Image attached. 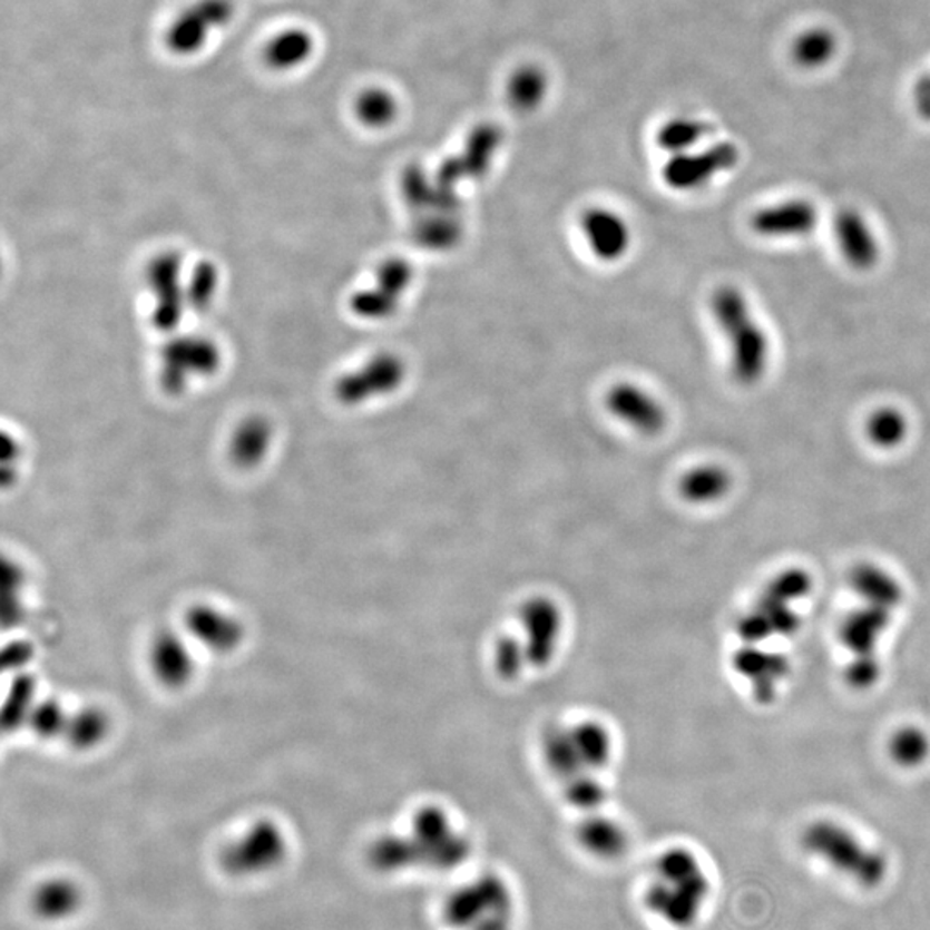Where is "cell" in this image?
Masks as SVG:
<instances>
[{"mask_svg": "<svg viewBox=\"0 0 930 930\" xmlns=\"http://www.w3.org/2000/svg\"><path fill=\"white\" fill-rule=\"evenodd\" d=\"M856 605L841 623L840 638L848 655L846 676L853 689H870L881 679V643L903 604L900 579L873 562L854 566L850 574Z\"/></svg>", "mask_w": 930, "mask_h": 930, "instance_id": "1", "label": "cell"}, {"mask_svg": "<svg viewBox=\"0 0 930 930\" xmlns=\"http://www.w3.org/2000/svg\"><path fill=\"white\" fill-rule=\"evenodd\" d=\"M712 894L711 875L695 851L677 846L646 870L642 903L646 916L670 930H692Z\"/></svg>", "mask_w": 930, "mask_h": 930, "instance_id": "2", "label": "cell"}, {"mask_svg": "<svg viewBox=\"0 0 930 930\" xmlns=\"http://www.w3.org/2000/svg\"><path fill=\"white\" fill-rule=\"evenodd\" d=\"M812 588L810 574L800 567L775 574L737 620V648L787 655L784 645L793 642L800 633V607L810 597Z\"/></svg>", "mask_w": 930, "mask_h": 930, "instance_id": "3", "label": "cell"}, {"mask_svg": "<svg viewBox=\"0 0 930 930\" xmlns=\"http://www.w3.org/2000/svg\"><path fill=\"white\" fill-rule=\"evenodd\" d=\"M802 848L832 872L865 891H875L888 879V856L848 825L831 819L812 822L803 831Z\"/></svg>", "mask_w": 930, "mask_h": 930, "instance_id": "4", "label": "cell"}, {"mask_svg": "<svg viewBox=\"0 0 930 930\" xmlns=\"http://www.w3.org/2000/svg\"><path fill=\"white\" fill-rule=\"evenodd\" d=\"M712 314L730 343L734 380L752 386L765 376L771 345L764 327L753 315L746 296L736 286H718L712 295Z\"/></svg>", "mask_w": 930, "mask_h": 930, "instance_id": "5", "label": "cell"}, {"mask_svg": "<svg viewBox=\"0 0 930 930\" xmlns=\"http://www.w3.org/2000/svg\"><path fill=\"white\" fill-rule=\"evenodd\" d=\"M286 843L280 829L261 822L225 851L223 867L235 878H255L285 860Z\"/></svg>", "mask_w": 930, "mask_h": 930, "instance_id": "6", "label": "cell"}, {"mask_svg": "<svg viewBox=\"0 0 930 930\" xmlns=\"http://www.w3.org/2000/svg\"><path fill=\"white\" fill-rule=\"evenodd\" d=\"M405 364L395 353H378L336 384V395L345 405H359L369 399L388 395L405 380Z\"/></svg>", "mask_w": 930, "mask_h": 930, "instance_id": "7", "label": "cell"}, {"mask_svg": "<svg viewBox=\"0 0 930 930\" xmlns=\"http://www.w3.org/2000/svg\"><path fill=\"white\" fill-rule=\"evenodd\" d=\"M233 14L229 0H198L185 9L167 30V47L179 56H190L204 47L216 28L228 23Z\"/></svg>", "mask_w": 930, "mask_h": 930, "instance_id": "8", "label": "cell"}, {"mask_svg": "<svg viewBox=\"0 0 930 930\" xmlns=\"http://www.w3.org/2000/svg\"><path fill=\"white\" fill-rule=\"evenodd\" d=\"M412 267L405 258H388L378 267L376 283L352 298V309L364 320H384L399 307L412 282Z\"/></svg>", "mask_w": 930, "mask_h": 930, "instance_id": "9", "label": "cell"}, {"mask_svg": "<svg viewBox=\"0 0 930 930\" xmlns=\"http://www.w3.org/2000/svg\"><path fill=\"white\" fill-rule=\"evenodd\" d=\"M737 159V148L731 144L715 145L696 156L684 154L665 167V182L676 190H696L721 173L733 169Z\"/></svg>", "mask_w": 930, "mask_h": 930, "instance_id": "10", "label": "cell"}, {"mask_svg": "<svg viewBox=\"0 0 930 930\" xmlns=\"http://www.w3.org/2000/svg\"><path fill=\"white\" fill-rule=\"evenodd\" d=\"M607 407L614 418L645 437L662 433L667 424V412L662 403L636 384L619 383L611 388Z\"/></svg>", "mask_w": 930, "mask_h": 930, "instance_id": "11", "label": "cell"}, {"mask_svg": "<svg viewBox=\"0 0 930 930\" xmlns=\"http://www.w3.org/2000/svg\"><path fill=\"white\" fill-rule=\"evenodd\" d=\"M819 223L815 206L803 198L779 202L774 206L756 211L752 228L764 238L790 239L810 235Z\"/></svg>", "mask_w": 930, "mask_h": 930, "instance_id": "12", "label": "cell"}, {"mask_svg": "<svg viewBox=\"0 0 930 930\" xmlns=\"http://www.w3.org/2000/svg\"><path fill=\"white\" fill-rule=\"evenodd\" d=\"M164 384L179 392L192 374H207L219 364V352L214 343L202 339H185L169 343L163 353Z\"/></svg>", "mask_w": 930, "mask_h": 930, "instance_id": "13", "label": "cell"}, {"mask_svg": "<svg viewBox=\"0 0 930 930\" xmlns=\"http://www.w3.org/2000/svg\"><path fill=\"white\" fill-rule=\"evenodd\" d=\"M834 238L848 266L869 271L878 264L879 242L869 221L856 209L841 211L834 219Z\"/></svg>", "mask_w": 930, "mask_h": 930, "instance_id": "14", "label": "cell"}, {"mask_svg": "<svg viewBox=\"0 0 930 930\" xmlns=\"http://www.w3.org/2000/svg\"><path fill=\"white\" fill-rule=\"evenodd\" d=\"M581 228L589 251L601 261H617L626 254L630 244V232L619 214L608 209H589L583 214Z\"/></svg>", "mask_w": 930, "mask_h": 930, "instance_id": "15", "label": "cell"}, {"mask_svg": "<svg viewBox=\"0 0 930 930\" xmlns=\"http://www.w3.org/2000/svg\"><path fill=\"white\" fill-rule=\"evenodd\" d=\"M182 273V264L175 255H163L154 261L148 270V282L157 296V307L154 311V320L159 327L169 330L182 320L183 296L182 285L178 276Z\"/></svg>", "mask_w": 930, "mask_h": 930, "instance_id": "16", "label": "cell"}, {"mask_svg": "<svg viewBox=\"0 0 930 930\" xmlns=\"http://www.w3.org/2000/svg\"><path fill=\"white\" fill-rule=\"evenodd\" d=\"M84 898L80 888L68 879H52L35 889L31 907L47 922L71 919L80 910Z\"/></svg>", "mask_w": 930, "mask_h": 930, "instance_id": "17", "label": "cell"}, {"mask_svg": "<svg viewBox=\"0 0 930 930\" xmlns=\"http://www.w3.org/2000/svg\"><path fill=\"white\" fill-rule=\"evenodd\" d=\"M463 236V223L459 213H431L418 216L412 238L424 251H452Z\"/></svg>", "mask_w": 930, "mask_h": 930, "instance_id": "18", "label": "cell"}, {"mask_svg": "<svg viewBox=\"0 0 930 930\" xmlns=\"http://www.w3.org/2000/svg\"><path fill=\"white\" fill-rule=\"evenodd\" d=\"M679 490L687 501L708 506L724 498L731 490V476L718 466L706 463L687 471L681 479Z\"/></svg>", "mask_w": 930, "mask_h": 930, "instance_id": "19", "label": "cell"}, {"mask_svg": "<svg viewBox=\"0 0 930 930\" xmlns=\"http://www.w3.org/2000/svg\"><path fill=\"white\" fill-rule=\"evenodd\" d=\"M838 42L832 31L825 28H810L797 35L791 47L794 62L805 69L822 68L834 58Z\"/></svg>", "mask_w": 930, "mask_h": 930, "instance_id": "20", "label": "cell"}, {"mask_svg": "<svg viewBox=\"0 0 930 930\" xmlns=\"http://www.w3.org/2000/svg\"><path fill=\"white\" fill-rule=\"evenodd\" d=\"M314 49L311 35L304 30H288L271 40L266 59L274 69H293L304 65Z\"/></svg>", "mask_w": 930, "mask_h": 930, "instance_id": "21", "label": "cell"}, {"mask_svg": "<svg viewBox=\"0 0 930 930\" xmlns=\"http://www.w3.org/2000/svg\"><path fill=\"white\" fill-rule=\"evenodd\" d=\"M889 755L900 767H920L929 758L930 737L916 725H904L889 740Z\"/></svg>", "mask_w": 930, "mask_h": 930, "instance_id": "22", "label": "cell"}, {"mask_svg": "<svg viewBox=\"0 0 930 930\" xmlns=\"http://www.w3.org/2000/svg\"><path fill=\"white\" fill-rule=\"evenodd\" d=\"M870 443L879 449H897L908 434V422L898 409L881 407L873 411L865 424Z\"/></svg>", "mask_w": 930, "mask_h": 930, "instance_id": "23", "label": "cell"}, {"mask_svg": "<svg viewBox=\"0 0 930 930\" xmlns=\"http://www.w3.org/2000/svg\"><path fill=\"white\" fill-rule=\"evenodd\" d=\"M267 443H270V428L266 422L252 419L236 433L233 453L238 462L252 463L266 452Z\"/></svg>", "mask_w": 930, "mask_h": 930, "instance_id": "24", "label": "cell"}, {"mask_svg": "<svg viewBox=\"0 0 930 930\" xmlns=\"http://www.w3.org/2000/svg\"><path fill=\"white\" fill-rule=\"evenodd\" d=\"M706 126L703 123L695 121H677L673 126H668L662 135V144L664 147L683 153L686 148H692L693 145L698 144L699 138L705 137Z\"/></svg>", "mask_w": 930, "mask_h": 930, "instance_id": "25", "label": "cell"}, {"mask_svg": "<svg viewBox=\"0 0 930 930\" xmlns=\"http://www.w3.org/2000/svg\"><path fill=\"white\" fill-rule=\"evenodd\" d=\"M359 118L371 126H381L390 121L393 116V104L390 97L381 91L372 90L364 94L358 104Z\"/></svg>", "mask_w": 930, "mask_h": 930, "instance_id": "26", "label": "cell"}, {"mask_svg": "<svg viewBox=\"0 0 930 930\" xmlns=\"http://www.w3.org/2000/svg\"><path fill=\"white\" fill-rule=\"evenodd\" d=\"M217 276L216 271L211 264L198 266L194 280L190 285V301L194 302L195 307H206L216 292Z\"/></svg>", "mask_w": 930, "mask_h": 930, "instance_id": "27", "label": "cell"}, {"mask_svg": "<svg viewBox=\"0 0 930 930\" xmlns=\"http://www.w3.org/2000/svg\"><path fill=\"white\" fill-rule=\"evenodd\" d=\"M916 104L920 115L930 121V75L923 77L917 85Z\"/></svg>", "mask_w": 930, "mask_h": 930, "instance_id": "28", "label": "cell"}]
</instances>
